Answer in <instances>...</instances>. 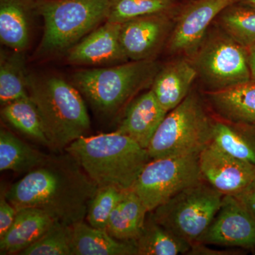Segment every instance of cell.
<instances>
[{
  "instance_id": "277c9868",
  "label": "cell",
  "mask_w": 255,
  "mask_h": 255,
  "mask_svg": "<svg viewBox=\"0 0 255 255\" xmlns=\"http://www.w3.org/2000/svg\"><path fill=\"white\" fill-rule=\"evenodd\" d=\"M160 68L154 60L85 69L74 74L73 84L97 112L114 115L151 86Z\"/></svg>"
},
{
  "instance_id": "30bf717a",
  "label": "cell",
  "mask_w": 255,
  "mask_h": 255,
  "mask_svg": "<svg viewBox=\"0 0 255 255\" xmlns=\"http://www.w3.org/2000/svg\"><path fill=\"white\" fill-rule=\"evenodd\" d=\"M240 0H191L178 10L167 41L169 53L191 59L221 12Z\"/></svg>"
},
{
  "instance_id": "5bb4252c",
  "label": "cell",
  "mask_w": 255,
  "mask_h": 255,
  "mask_svg": "<svg viewBox=\"0 0 255 255\" xmlns=\"http://www.w3.org/2000/svg\"><path fill=\"white\" fill-rule=\"evenodd\" d=\"M121 23L105 21L67 52L71 65L109 67L127 63L120 41Z\"/></svg>"
},
{
  "instance_id": "d6a6232c",
  "label": "cell",
  "mask_w": 255,
  "mask_h": 255,
  "mask_svg": "<svg viewBox=\"0 0 255 255\" xmlns=\"http://www.w3.org/2000/svg\"><path fill=\"white\" fill-rule=\"evenodd\" d=\"M248 63L251 70L252 80L255 81V44L248 48Z\"/></svg>"
},
{
  "instance_id": "9a60e30c",
  "label": "cell",
  "mask_w": 255,
  "mask_h": 255,
  "mask_svg": "<svg viewBox=\"0 0 255 255\" xmlns=\"http://www.w3.org/2000/svg\"><path fill=\"white\" fill-rule=\"evenodd\" d=\"M167 113L150 89L135 97L127 106L116 131L131 137L147 149Z\"/></svg>"
},
{
  "instance_id": "7a4b0ae2",
  "label": "cell",
  "mask_w": 255,
  "mask_h": 255,
  "mask_svg": "<svg viewBox=\"0 0 255 255\" xmlns=\"http://www.w3.org/2000/svg\"><path fill=\"white\" fill-rule=\"evenodd\" d=\"M99 187L131 190L150 161L147 149L117 131L82 136L65 149Z\"/></svg>"
},
{
  "instance_id": "52a82bcc",
  "label": "cell",
  "mask_w": 255,
  "mask_h": 255,
  "mask_svg": "<svg viewBox=\"0 0 255 255\" xmlns=\"http://www.w3.org/2000/svg\"><path fill=\"white\" fill-rule=\"evenodd\" d=\"M223 196L203 180L178 193L152 213L157 222L192 246L211 226Z\"/></svg>"
},
{
  "instance_id": "6da1fadb",
  "label": "cell",
  "mask_w": 255,
  "mask_h": 255,
  "mask_svg": "<svg viewBox=\"0 0 255 255\" xmlns=\"http://www.w3.org/2000/svg\"><path fill=\"white\" fill-rule=\"evenodd\" d=\"M98 189L78 161L67 152L49 156L44 163L4 191V195L17 211L36 208L55 221L73 226L86 219Z\"/></svg>"
},
{
  "instance_id": "4fadbf2b",
  "label": "cell",
  "mask_w": 255,
  "mask_h": 255,
  "mask_svg": "<svg viewBox=\"0 0 255 255\" xmlns=\"http://www.w3.org/2000/svg\"><path fill=\"white\" fill-rule=\"evenodd\" d=\"M201 177L223 195L236 196L255 178V165L230 155L214 142L199 152Z\"/></svg>"
},
{
  "instance_id": "f546056e",
  "label": "cell",
  "mask_w": 255,
  "mask_h": 255,
  "mask_svg": "<svg viewBox=\"0 0 255 255\" xmlns=\"http://www.w3.org/2000/svg\"><path fill=\"white\" fill-rule=\"evenodd\" d=\"M127 191L114 187H99L89 206L86 219L92 227L107 230L111 215Z\"/></svg>"
},
{
  "instance_id": "ffe728a7",
  "label": "cell",
  "mask_w": 255,
  "mask_h": 255,
  "mask_svg": "<svg viewBox=\"0 0 255 255\" xmlns=\"http://www.w3.org/2000/svg\"><path fill=\"white\" fill-rule=\"evenodd\" d=\"M73 228V255H137L135 243L119 241L84 221Z\"/></svg>"
},
{
  "instance_id": "e0dca14e",
  "label": "cell",
  "mask_w": 255,
  "mask_h": 255,
  "mask_svg": "<svg viewBox=\"0 0 255 255\" xmlns=\"http://www.w3.org/2000/svg\"><path fill=\"white\" fill-rule=\"evenodd\" d=\"M196 78L194 63L189 58L182 57L161 67L150 89L162 108L169 112L190 93Z\"/></svg>"
},
{
  "instance_id": "8992f818",
  "label": "cell",
  "mask_w": 255,
  "mask_h": 255,
  "mask_svg": "<svg viewBox=\"0 0 255 255\" xmlns=\"http://www.w3.org/2000/svg\"><path fill=\"white\" fill-rule=\"evenodd\" d=\"M214 122L199 97L190 92L157 128L147 148L150 159L198 155L212 142Z\"/></svg>"
},
{
  "instance_id": "484cf974",
  "label": "cell",
  "mask_w": 255,
  "mask_h": 255,
  "mask_svg": "<svg viewBox=\"0 0 255 255\" xmlns=\"http://www.w3.org/2000/svg\"><path fill=\"white\" fill-rule=\"evenodd\" d=\"M1 115L18 131L50 147L41 116L30 96L3 106Z\"/></svg>"
},
{
  "instance_id": "4dcf8cb0",
  "label": "cell",
  "mask_w": 255,
  "mask_h": 255,
  "mask_svg": "<svg viewBox=\"0 0 255 255\" xmlns=\"http://www.w3.org/2000/svg\"><path fill=\"white\" fill-rule=\"evenodd\" d=\"M17 210L5 197L4 191L0 196V238L4 237L14 223Z\"/></svg>"
},
{
  "instance_id": "f1b7e54d",
  "label": "cell",
  "mask_w": 255,
  "mask_h": 255,
  "mask_svg": "<svg viewBox=\"0 0 255 255\" xmlns=\"http://www.w3.org/2000/svg\"><path fill=\"white\" fill-rule=\"evenodd\" d=\"M73 228L56 221L38 241L21 255H73Z\"/></svg>"
},
{
  "instance_id": "5b68a950",
  "label": "cell",
  "mask_w": 255,
  "mask_h": 255,
  "mask_svg": "<svg viewBox=\"0 0 255 255\" xmlns=\"http://www.w3.org/2000/svg\"><path fill=\"white\" fill-rule=\"evenodd\" d=\"M110 0H38L44 23L36 53L41 57L67 53L107 21Z\"/></svg>"
},
{
  "instance_id": "44dd1931",
  "label": "cell",
  "mask_w": 255,
  "mask_h": 255,
  "mask_svg": "<svg viewBox=\"0 0 255 255\" xmlns=\"http://www.w3.org/2000/svg\"><path fill=\"white\" fill-rule=\"evenodd\" d=\"M148 214L133 191H127L111 215L107 230L110 236L124 242L134 243L143 231Z\"/></svg>"
},
{
  "instance_id": "7402d4cb",
  "label": "cell",
  "mask_w": 255,
  "mask_h": 255,
  "mask_svg": "<svg viewBox=\"0 0 255 255\" xmlns=\"http://www.w3.org/2000/svg\"><path fill=\"white\" fill-rule=\"evenodd\" d=\"M212 141L230 155L255 165V127L214 119Z\"/></svg>"
},
{
  "instance_id": "1f68e13d",
  "label": "cell",
  "mask_w": 255,
  "mask_h": 255,
  "mask_svg": "<svg viewBox=\"0 0 255 255\" xmlns=\"http://www.w3.org/2000/svg\"><path fill=\"white\" fill-rule=\"evenodd\" d=\"M235 196L255 216V178L244 190Z\"/></svg>"
},
{
  "instance_id": "d6986e66",
  "label": "cell",
  "mask_w": 255,
  "mask_h": 255,
  "mask_svg": "<svg viewBox=\"0 0 255 255\" xmlns=\"http://www.w3.org/2000/svg\"><path fill=\"white\" fill-rule=\"evenodd\" d=\"M56 222L36 208L18 210L16 219L4 237L0 238V254L19 255L40 239Z\"/></svg>"
},
{
  "instance_id": "3957f363",
  "label": "cell",
  "mask_w": 255,
  "mask_h": 255,
  "mask_svg": "<svg viewBox=\"0 0 255 255\" xmlns=\"http://www.w3.org/2000/svg\"><path fill=\"white\" fill-rule=\"evenodd\" d=\"M28 93L41 116L50 147L65 150L90 130L86 105L73 84L58 75L28 77Z\"/></svg>"
},
{
  "instance_id": "cb8c5ba5",
  "label": "cell",
  "mask_w": 255,
  "mask_h": 255,
  "mask_svg": "<svg viewBox=\"0 0 255 255\" xmlns=\"http://www.w3.org/2000/svg\"><path fill=\"white\" fill-rule=\"evenodd\" d=\"M49 155L20 140L9 130L0 131V170L30 172L46 162Z\"/></svg>"
},
{
  "instance_id": "d4e9b609",
  "label": "cell",
  "mask_w": 255,
  "mask_h": 255,
  "mask_svg": "<svg viewBox=\"0 0 255 255\" xmlns=\"http://www.w3.org/2000/svg\"><path fill=\"white\" fill-rule=\"evenodd\" d=\"M29 97L28 77L22 52L1 50L0 57V103L4 106Z\"/></svg>"
},
{
  "instance_id": "ba28073f",
  "label": "cell",
  "mask_w": 255,
  "mask_h": 255,
  "mask_svg": "<svg viewBox=\"0 0 255 255\" xmlns=\"http://www.w3.org/2000/svg\"><path fill=\"white\" fill-rule=\"evenodd\" d=\"M191 61L206 92L251 81L248 50L222 29L208 32Z\"/></svg>"
},
{
  "instance_id": "83f0119b",
  "label": "cell",
  "mask_w": 255,
  "mask_h": 255,
  "mask_svg": "<svg viewBox=\"0 0 255 255\" xmlns=\"http://www.w3.org/2000/svg\"><path fill=\"white\" fill-rule=\"evenodd\" d=\"M175 0H110L107 21L123 23L141 16L174 13Z\"/></svg>"
},
{
  "instance_id": "4316f807",
  "label": "cell",
  "mask_w": 255,
  "mask_h": 255,
  "mask_svg": "<svg viewBox=\"0 0 255 255\" xmlns=\"http://www.w3.org/2000/svg\"><path fill=\"white\" fill-rule=\"evenodd\" d=\"M220 28L246 49L255 44V9L236 3L218 16Z\"/></svg>"
},
{
  "instance_id": "7c38bea8",
  "label": "cell",
  "mask_w": 255,
  "mask_h": 255,
  "mask_svg": "<svg viewBox=\"0 0 255 255\" xmlns=\"http://www.w3.org/2000/svg\"><path fill=\"white\" fill-rule=\"evenodd\" d=\"M173 13L147 15L121 23L120 41L129 61L154 60L167 45Z\"/></svg>"
},
{
  "instance_id": "836d02e7",
  "label": "cell",
  "mask_w": 255,
  "mask_h": 255,
  "mask_svg": "<svg viewBox=\"0 0 255 255\" xmlns=\"http://www.w3.org/2000/svg\"><path fill=\"white\" fill-rule=\"evenodd\" d=\"M238 3L255 9V0H240Z\"/></svg>"
},
{
  "instance_id": "603a6c76",
  "label": "cell",
  "mask_w": 255,
  "mask_h": 255,
  "mask_svg": "<svg viewBox=\"0 0 255 255\" xmlns=\"http://www.w3.org/2000/svg\"><path fill=\"white\" fill-rule=\"evenodd\" d=\"M137 255L187 254L191 245L157 222L152 212L146 217L145 226L135 242Z\"/></svg>"
},
{
  "instance_id": "ac0fdd59",
  "label": "cell",
  "mask_w": 255,
  "mask_h": 255,
  "mask_svg": "<svg viewBox=\"0 0 255 255\" xmlns=\"http://www.w3.org/2000/svg\"><path fill=\"white\" fill-rule=\"evenodd\" d=\"M206 99L219 119L255 127V81L206 92Z\"/></svg>"
},
{
  "instance_id": "2e32d148",
  "label": "cell",
  "mask_w": 255,
  "mask_h": 255,
  "mask_svg": "<svg viewBox=\"0 0 255 255\" xmlns=\"http://www.w3.org/2000/svg\"><path fill=\"white\" fill-rule=\"evenodd\" d=\"M38 0H0V41L15 51L27 49Z\"/></svg>"
},
{
  "instance_id": "8fae6325",
  "label": "cell",
  "mask_w": 255,
  "mask_h": 255,
  "mask_svg": "<svg viewBox=\"0 0 255 255\" xmlns=\"http://www.w3.org/2000/svg\"><path fill=\"white\" fill-rule=\"evenodd\" d=\"M198 243L255 251V216L236 196L225 195L219 212Z\"/></svg>"
},
{
  "instance_id": "9c48e42d",
  "label": "cell",
  "mask_w": 255,
  "mask_h": 255,
  "mask_svg": "<svg viewBox=\"0 0 255 255\" xmlns=\"http://www.w3.org/2000/svg\"><path fill=\"white\" fill-rule=\"evenodd\" d=\"M198 157L199 154L150 159L132 189L147 212L203 181Z\"/></svg>"
}]
</instances>
